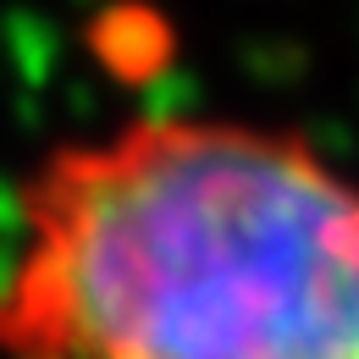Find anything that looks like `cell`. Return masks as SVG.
<instances>
[{
  "instance_id": "obj_1",
  "label": "cell",
  "mask_w": 359,
  "mask_h": 359,
  "mask_svg": "<svg viewBox=\"0 0 359 359\" xmlns=\"http://www.w3.org/2000/svg\"><path fill=\"white\" fill-rule=\"evenodd\" d=\"M0 359H359V177L205 111L55 144L17 188Z\"/></svg>"
}]
</instances>
